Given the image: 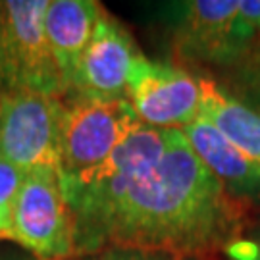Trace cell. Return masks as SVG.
Instances as JSON below:
<instances>
[{"instance_id": "cell-1", "label": "cell", "mask_w": 260, "mask_h": 260, "mask_svg": "<svg viewBox=\"0 0 260 260\" xmlns=\"http://www.w3.org/2000/svg\"><path fill=\"white\" fill-rule=\"evenodd\" d=\"M235 214L220 179L201 162L181 129H166L162 156L94 232L83 252L183 256L205 252L232 233Z\"/></svg>"}, {"instance_id": "cell-2", "label": "cell", "mask_w": 260, "mask_h": 260, "mask_svg": "<svg viewBox=\"0 0 260 260\" xmlns=\"http://www.w3.org/2000/svg\"><path fill=\"white\" fill-rule=\"evenodd\" d=\"M166 129L139 121L99 166L64 177V191L75 218V252H83L104 218L120 205L129 189L162 156Z\"/></svg>"}, {"instance_id": "cell-3", "label": "cell", "mask_w": 260, "mask_h": 260, "mask_svg": "<svg viewBox=\"0 0 260 260\" xmlns=\"http://www.w3.org/2000/svg\"><path fill=\"white\" fill-rule=\"evenodd\" d=\"M47 4L48 0L0 2V94L68 96L45 33Z\"/></svg>"}, {"instance_id": "cell-4", "label": "cell", "mask_w": 260, "mask_h": 260, "mask_svg": "<svg viewBox=\"0 0 260 260\" xmlns=\"http://www.w3.org/2000/svg\"><path fill=\"white\" fill-rule=\"evenodd\" d=\"M0 237L19 243L45 260L74 254L75 218L60 172L47 168L29 172L10 208V225Z\"/></svg>"}, {"instance_id": "cell-5", "label": "cell", "mask_w": 260, "mask_h": 260, "mask_svg": "<svg viewBox=\"0 0 260 260\" xmlns=\"http://www.w3.org/2000/svg\"><path fill=\"white\" fill-rule=\"evenodd\" d=\"M62 118V176L72 177L99 166L139 123L125 96L72 93Z\"/></svg>"}, {"instance_id": "cell-6", "label": "cell", "mask_w": 260, "mask_h": 260, "mask_svg": "<svg viewBox=\"0 0 260 260\" xmlns=\"http://www.w3.org/2000/svg\"><path fill=\"white\" fill-rule=\"evenodd\" d=\"M62 99L37 93L0 94V154L25 174H62Z\"/></svg>"}, {"instance_id": "cell-7", "label": "cell", "mask_w": 260, "mask_h": 260, "mask_svg": "<svg viewBox=\"0 0 260 260\" xmlns=\"http://www.w3.org/2000/svg\"><path fill=\"white\" fill-rule=\"evenodd\" d=\"M125 99L139 121L156 129H183L201 116L199 79L143 54L131 66Z\"/></svg>"}, {"instance_id": "cell-8", "label": "cell", "mask_w": 260, "mask_h": 260, "mask_svg": "<svg viewBox=\"0 0 260 260\" xmlns=\"http://www.w3.org/2000/svg\"><path fill=\"white\" fill-rule=\"evenodd\" d=\"M137 56L127 29L103 8L93 39L77 64L70 94L125 96L131 66Z\"/></svg>"}, {"instance_id": "cell-9", "label": "cell", "mask_w": 260, "mask_h": 260, "mask_svg": "<svg viewBox=\"0 0 260 260\" xmlns=\"http://www.w3.org/2000/svg\"><path fill=\"white\" fill-rule=\"evenodd\" d=\"M176 48L187 60L232 66L233 25L239 0H191L176 4Z\"/></svg>"}, {"instance_id": "cell-10", "label": "cell", "mask_w": 260, "mask_h": 260, "mask_svg": "<svg viewBox=\"0 0 260 260\" xmlns=\"http://www.w3.org/2000/svg\"><path fill=\"white\" fill-rule=\"evenodd\" d=\"M103 6L93 0H50L45 10V33L68 94L77 64L89 47Z\"/></svg>"}, {"instance_id": "cell-11", "label": "cell", "mask_w": 260, "mask_h": 260, "mask_svg": "<svg viewBox=\"0 0 260 260\" xmlns=\"http://www.w3.org/2000/svg\"><path fill=\"white\" fill-rule=\"evenodd\" d=\"M191 149L233 195L260 201V168L237 150L210 121L199 116L183 127Z\"/></svg>"}, {"instance_id": "cell-12", "label": "cell", "mask_w": 260, "mask_h": 260, "mask_svg": "<svg viewBox=\"0 0 260 260\" xmlns=\"http://www.w3.org/2000/svg\"><path fill=\"white\" fill-rule=\"evenodd\" d=\"M201 116L260 168V112L230 94L210 77H201Z\"/></svg>"}, {"instance_id": "cell-13", "label": "cell", "mask_w": 260, "mask_h": 260, "mask_svg": "<svg viewBox=\"0 0 260 260\" xmlns=\"http://www.w3.org/2000/svg\"><path fill=\"white\" fill-rule=\"evenodd\" d=\"M25 172L14 166L10 160L0 154V210L10 212L12 203L19 193V187L25 179Z\"/></svg>"}, {"instance_id": "cell-14", "label": "cell", "mask_w": 260, "mask_h": 260, "mask_svg": "<svg viewBox=\"0 0 260 260\" xmlns=\"http://www.w3.org/2000/svg\"><path fill=\"white\" fill-rule=\"evenodd\" d=\"M96 260H176L174 256H168V258H158L154 254H145V252H131V251H118L101 256Z\"/></svg>"}, {"instance_id": "cell-15", "label": "cell", "mask_w": 260, "mask_h": 260, "mask_svg": "<svg viewBox=\"0 0 260 260\" xmlns=\"http://www.w3.org/2000/svg\"><path fill=\"white\" fill-rule=\"evenodd\" d=\"M230 252L237 260H260V249L254 245H235Z\"/></svg>"}, {"instance_id": "cell-16", "label": "cell", "mask_w": 260, "mask_h": 260, "mask_svg": "<svg viewBox=\"0 0 260 260\" xmlns=\"http://www.w3.org/2000/svg\"><path fill=\"white\" fill-rule=\"evenodd\" d=\"M243 64L249 70V74H252V83L256 85V89L260 91V48H256L251 56H247V60H243Z\"/></svg>"}, {"instance_id": "cell-17", "label": "cell", "mask_w": 260, "mask_h": 260, "mask_svg": "<svg viewBox=\"0 0 260 260\" xmlns=\"http://www.w3.org/2000/svg\"><path fill=\"white\" fill-rule=\"evenodd\" d=\"M10 225V212L0 210V233L6 232V228Z\"/></svg>"}, {"instance_id": "cell-18", "label": "cell", "mask_w": 260, "mask_h": 260, "mask_svg": "<svg viewBox=\"0 0 260 260\" xmlns=\"http://www.w3.org/2000/svg\"><path fill=\"white\" fill-rule=\"evenodd\" d=\"M0 260H10V258H4V256H0Z\"/></svg>"}]
</instances>
